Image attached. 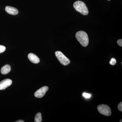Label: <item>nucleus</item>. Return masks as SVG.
<instances>
[{
    "label": "nucleus",
    "instance_id": "obj_16",
    "mask_svg": "<svg viewBox=\"0 0 122 122\" xmlns=\"http://www.w3.org/2000/svg\"><path fill=\"white\" fill-rule=\"evenodd\" d=\"M15 122H24V120H19L16 121Z\"/></svg>",
    "mask_w": 122,
    "mask_h": 122
},
{
    "label": "nucleus",
    "instance_id": "obj_10",
    "mask_svg": "<svg viewBox=\"0 0 122 122\" xmlns=\"http://www.w3.org/2000/svg\"><path fill=\"white\" fill-rule=\"evenodd\" d=\"M42 122L41 114L40 112L38 113L35 116V122Z\"/></svg>",
    "mask_w": 122,
    "mask_h": 122
},
{
    "label": "nucleus",
    "instance_id": "obj_15",
    "mask_svg": "<svg viewBox=\"0 0 122 122\" xmlns=\"http://www.w3.org/2000/svg\"><path fill=\"white\" fill-rule=\"evenodd\" d=\"M117 43L119 46H120L121 47L122 46V39H119L117 41Z\"/></svg>",
    "mask_w": 122,
    "mask_h": 122
},
{
    "label": "nucleus",
    "instance_id": "obj_3",
    "mask_svg": "<svg viewBox=\"0 0 122 122\" xmlns=\"http://www.w3.org/2000/svg\"><path fill=\"white\" fill-rule=\"evenodd\" d=\"M55 55L60 63L64 66H67L70 63L69 59L66 57L61 51H57L55 52Z\"/></svg>",
    "mask_w": 122,
    "mask_h": 122
},
{
    "label": "nucleus",
    "instance_id": "obj_8",
    "mask_svg": "<svg viewBox=\"0 0 122 122\" xmlns=\"http://www.w3.org/2000/svg\"><path fill=\"white\" fill-rule=\"evenodd\" d=\"M5 10L8 13L12 15H16L18 13V10L17 9L11 6H6L5 8Z\"/></svg>",
    "mask_w": 122,
    "mask_h": 122
},
{
    "label": "nucleus",
    "instance_id": "obj_6",
    "mask_svg": "<svg viewBox=\"0 0 122 122\" xmlns=\"http://www.w3.org/2000/svg\"><path fill=\"white\" fill-rule=\"evenodd\" d=\"M12 80L9 79H4L0 82V90L5 89L12 85Z\"/></svg>",
    "mask_w": 122,
    "mask_h": 122
},
{
    "label": "nucleus",
    "instance_id": "obj_17",
    "mask_svg": "<svg viewBox=\"0 0 122 122\" xmlns=\"http://www.w3.org/2000/svg\"><path fill=\"white\" fill-rule=\"evenodd\" d=\"M122 119H121V120H120V122H122Z\"/></svg>",
    "mask_w": 122,
    "mask_h": 122
},
{
    "label": "nucleus",
    "instance_id": "obj_18",
    "mask_svg": "<svg viewBox=\"0 0 122 122\" xmlns=\"http://www.w3.org/2000/svg\"><path fill=\"white\" fill-rule=\"evenodd\" d=\"M108 0L110 1V0Z\"/></svg>",
    "mask_w": 122,
    "mask_h": 122
},
{
    "label": "nucleus",
    "instance_id": "obj_7",
    "mask_svg": "<svg viewBox=\"0 0 122 122\" xmlns=\"http://www.w3.org/2000/svg\"><path fill=\"white\" fill-rule=\"evenodd\" d=\"M28 58L29 60L33 63L37 64L39 63L40 62L39 58L36 55L32 53L29 54L28 55Z\"/></svg>",
    "mask_w": 122,
    "mask_h": 122
},
{
    "label": "nucleus",
    "instance_id": "obj_12",
    "mask_svg": "<svg viewBox=\"0 0 122 122\" xmlns=\"http://www.w3.org/2000/svg\"><path fill=\"white\" fill-rule=\"evenodd\" d=\"M6 49V48L4 46L0 45V53H1L5 52Z\"/></svg>",
    "mask_w": 122,
    "mask_h": 122
},
{
    "label": "nucleus",
    "instance_id": "obj_9",
    "mask_svg": "<svg viewBox=\"0 0 122 122\" xmlns=\"http://www.w3.org/2000/svg\"><path fill=\"white\" fill-rule=\"evenodd\" d=\"M11 68L10 65H6L2 67L1 70V73L3 75L8 74L11 71Z\"/></svg>",
    "mask_w": 122,
    "mask_h": 122
},
{
    "label": "nucleus",
    "instance_id": "obj_1",
    "mask_svg": "<svg viewBox=\"0 0 122 122\" xmlns=\"http://www.w3.org/2000/svg\"><path fill=\"white\" fill-rule=\"evenodd\" d=\"M76 39L83 47H86L89 43L88 35L86 32L79 31L76 34Z\"/></svg>",
    "mask_w": 122,
    "mask_h": 122
},
{
    "label": "nucleus",
    "instance_id": "obj_13",
    "mask_svg": "<svg viewBox=\"0 0 122 122\" xmlns=\"http://www.w3.org/2000/svg\"><path fill=\"white\" fill-rule=\"evenodd\" d=\"M83 95L86 98H89L91 97V95L90 94L86 93H84L83 94Z\"/></svg>",
    "mask_w": 122,
    "mask_h": 122
},
{
    "label": "nucleus",
    "instance_id": "obj_4",
    "mask_svg": "<svg viewBox=\"0 0 122 122\" xmlns=\"http://www.w3.org/2000/svg\"><path fill=\"white\" fill-rule=\"evenodd\" d=\"M98 112L106 116H110L111 114V109L107 105L101 104L97 107Z\"/></svg>",
    "mask_w": 122,
    "mask_h": 122
},
{
    "label": "nucleus",
    "instance_id": "obj_2",
    "mask_svg": "<svg viewBox=\"0 0 122 122\" xmlns=\"http://www.w3.org/2000/svg\"><path fill=\"white\" fill-rule=\"evenodd\" d=\"M73 7L75 10L83 15H86L89 13L87 6L84 2L81 1H77L73 4Z\"/></svg>",
    "mask_w": 122,
    "mask_h": 122
},
{
    "label": "nucleus",
    "instance_id": "obj_5",
    "mask_svg": "<svg viewBox=\"0 0 122 122\" xmlns=\"http://www.w3.org/2000/svg\"><path fill=\"white\" fill-rule=\"evenodd\" d=\"M49 90V87L47 86H43L36 91L34 93L35 97L38 98L42 97L45 95L46 92Z\"/></svg>",
    "mask_w": 122,
    "mask_h": 122
},
{
    "label": "nucleus",
    "instance_id": "obj_14",
    "mask_svg": "<svg viewBox=\"0 0 122 122\" xmlns=\"http://www.w3.org/2000/svg\"><path fill=\"white\" fill-rule=\"evenodd\" d=\"M118 109L120 111L122 112V102L119 103V104L118 105Z\"/></svg>",
    "mask_w": 122,
    "mask_h": 122
},
{
    "label": "nucleus",
    "instance_id": "obj_11",
    "mask_svg": "<svg viewBox=\"0 0 122 122\" xmlns=\"http://www.w3.org/2000/svg\"><path fill=\"white\" fill-rule=\"evenodd\" d=\"M116 61L115 58H112L110 61V64L112 66H114L116 64Z\"/></svg>",
    "mask_w": 122,
    "mask_h": 122
}]
</instances>
